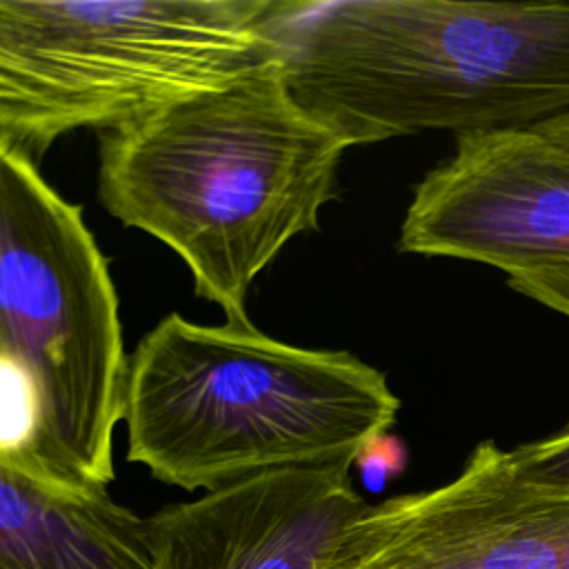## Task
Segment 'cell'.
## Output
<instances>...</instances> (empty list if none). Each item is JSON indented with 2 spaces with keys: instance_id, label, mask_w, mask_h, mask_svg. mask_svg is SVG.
I'll return each instance as SVG.
<instances>
[{
  "instance_id": "cell-11",
  "label": "cell",
  "mask_w": 569,
  "mask_h": 569,
  "mask_svg": "<svg viewBox=\"0 0 569 569\" xmlns=\"http://www.w3.org/2000/svg\"><path fill=\"white\" fill-rule=\"evenodd\" d=\"M511 458L527 478L569 489V427L551 438L511 449Z\"/></svg>"
},
{
  "instance_id": "cell-8",
  "label": "cell",
  "mask_w": 569,
  "mask_h": 569,
  "mask_svg": "<svg viewBox=\"0 0 569 569\" xmlns=\"http://www.w3.org/2000/svg\"><path fill=\"white\" fill-rule=\"evenodd\" d=\"M347 465L258 473L147 518L151 569H325L367 509Z\"/></svg>"
},
{
  "instance_id": "cell-12",
  "label": "cell",
  "mask_w": 569,
  "mask_h": 569,
  "mask_svg": "<svg viewBox=\"0 0 569 569\" xmlns=\"http://www.w3.org/2000/svg\"><path fill=\"white\" fill-rule=\"evenodd\" d=\"M533 129H538L540 133L549 136L551 140H556V142L569 147V113H565V116H560V118H553V120H549V122H545V124H538V127H533Z\"/></svg>"
},
{
  "instance_id": "cell-3",
  "label": "cell",
  "mask_w": 569,
  "mask_h": 569,
  "mask_svg": "<svg viewBox=\"0 0 569 569\" xmlns=\"http://www.w3.org/2000/svg\"><path fill=\"white\" fill-rule=\"evenodd\" d=\"M400 402L347 351L305 349L251 322L164 316L127 371V460L156 480L213 491L280 469L351 467Z\"/></svg>"
},
{
  "instance_id": "cell-4",
  "label": "cell",
  "mask_w": 569,
  "mask_h": 569,
  "mask_svg": "<svg viewBox=\"0 0 569 569\" xmlns=\"http://www.w3.org/2000/svg\"><path fill=\"white\" fill-rule=\"evenodd\" d=\"M127 371L82 209L0 138V467L67 496L107 491Z\"/></svg>"
},
{
  "instance_id": "cell-6",
  "label": "cell",
  "mask_w": 569,
  "mask_h": 569,
  "mask_svg": "<svg viewBox=\"0 0 569 569\" xmlns=\"http://www.w3.org/2000/svg\"><path fill=\"white\" fill-rule=\"evenodd\" d=\"M325 569H569V489L487 440L447 485L367 505Z\"/></svg>"
},
{
  "instance_id": "cell-1",
  "label": "cell",
  "mask_w": 569,
  "mask_h": 569,
  "mask_svg": "<svg viewBox=\"0 0 569 569\" xmlns=\"http://www.w3.org/2000/svg\"><path fill=\"white\" fill-rule=\"evenodd\" d=\"M258 36L293 104L347 149L569 113L567 2L267 0Z\"/></svg>"
},
{
  "instance_id": "cell-2",
  "label": "cell",
  "mask_w": 569,
  "mask_h": 569,
  "mask_svg": "<svg viewBox=\"0 0 569 569\" xmlns=\"http://www.w3.org/2000/svg\"><path fill=\"white\" fill-rule=\"evenodd\" d=\"M347 147L309 120L262 58L100 140L107 211L173 249L196 296L249 322L247 291L284 244L318 229Z\"/></svg>"
},
{
  "instance_id": "cell-9",
  "label": "cell",
  "mask_w": 569,
  "mask_h": 569,
  "mask_svg": "<svg viewBox=\"0 0 569 569\" xmlns=\"http://www.w3.org/2000/svg\"><path fill=\"white\" fill-rule=\"evenodd\" d=\"M0 569H151L147 518L0 467Z\"/></svg>"
},
{
  "instance_id": "cell-10",
  "label": "cell",
  "mask_w": 569,
  "mask_h": 569,
  "mask_svg": "<svg viewBox=\"0 0 569 569\" xmlns=\"http://www.w3.org/2000/svg\"><path fill=\"white\" fill-rule=\"evenodd\" d=\"M71 129V116L0 38V138L36 160Z\"/></svg>"
},
{
  "instance_id": "cell-5",
  "label": "cell",
  "mask_w": 569,
  "mask_h": 569,
  "mask_svg": "<svg viewBox=\"0 0 569 569\" xmlns=\"http://www.w3.org/2000/svg\"><path fill=\"white\" fill-rule=\"evenodd\" d=\"M267 0H0V38L76 127L111 129L262 60Z\"/></svg>"
},
{
  "instance_id": "cell-7",
  "label": "cell",
  "mask_w": 569,
  "mask_h": 569,
  "mask_svg": "<svg viewBox=\"0 0 569 569\" xmlns=\"http://www.w3.org/2000/svg\"><path fill=\"white\" fill-rule=\"evenodd\" d=\"M398 249L507 276L569 271V147L538 129L458 136L413 189Z\"/></svg>"
}]
</instances>
